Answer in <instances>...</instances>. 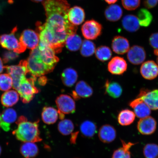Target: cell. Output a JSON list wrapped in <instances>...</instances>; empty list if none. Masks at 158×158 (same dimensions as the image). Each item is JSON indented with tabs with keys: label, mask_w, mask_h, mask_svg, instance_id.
<instances>
[{
	"label": "cell",
	"mask_w": 158,
	"mask_h": 158,
	"mask_svg": "<svg viewBox=\"0 0 158 158\" xmlns=\"http://www.w3.org/2000/svg\"><path fill=\"white\" fill-rule=\"evenodd\" d=\"M46 22L37 23L40 42L51 47L56 53L62 51L66 39L76 33L77 27L69 21L70 5L66 0H44Z\"/></svg>",
	"instance_id": "6da1fadb"
},
{
	"label": "cell",
	"mask_w": 158,
	"mask_h": 158,
	"mask_svg": "<svg viewBox=\"0 0 158 158\" xmlns=\"http://www.w3.org/2000/svg\"><path fill=\"white\" fill-rule=\"evenodd\" d=\"M39 120L34 122L28 121L24 116H20L16 122L17 128L13 132V134L18 140L23 143L41 142L42 139L39 129Z\"/></svg>",
	"instance_id": "7a4b0ae2"
},
{
	"label": "cell",
	"mask_w": 158,
	"mask_h": 158,
	"mask_svg": "<svg viewBox=\"0 0 158 158\" xmlns=\"http://www.w3.org/2000/svg\"><path fill=\"white\" fill-rule=\"evenodd\" d=\"M22 61L26 67L28 73L35 78L43 76L54 70L41 60L35 48L31 50L27 60Z\"/></svg>",
	"instance_id": "3957f363"
},
{
	"label": "cell",
	"mask_w": 158,
	"mask_h": 158,
	"mask_svg": "<svg viewBox=\"0 0 158 158\" xmlns=\"http://www.w3.org/2000/svg\"><path fill=\"white\" fill-rule=\"evenodd\" d=\"M36 79V78L33 77L29 78L26 77L21 81L16 89L23 103H29L35 95L39 92V90L35 84Z\"/></svg>",
	"instance_id": "277c9868"
},
{
	"label": "cell",
	"mask_w": 158,
	"mask_h": 158,
	"mask_svg": "<svg viewBox=\"0 0 158 158\" xmlns=\"http://www.w3.org/2000/svg\"><path fill=\"white\" fill-rule=\"evenodd\" d=\"M17 29L15 27L9 34H4L0 37V44L3 48L19 54L24 52L25 47L22 44L16 35Z\"/></svg>",
	"instance_id": "5b68a950"
},
{
	"label": "cell",
	"mask_w": 158,
	"mask_h": 158,
	"mask_svg": "<svg viewBox=\"0 0 158 158\" xmlns=\"http://www.w3.org/2000/svg\"><path fill=\"white\" fill-rule=\"evenodd\" d=\"M55 102L58 108L59 118L61 120L64 119L65 114H73L76 111L74 100L68 95H60Z\"/></svg>",
	"instance_id": "8992f818"
},
{
	"label": "cell",
	"mask_w": 158,
	"mask_h": 158,
	"mask_svg": "<svg viewBox=\"0 0 158 158\" xmlns=\"http://www.w3.org/2000/svg\"><path fill=\"white\" fill-rule=\"evenodd\" d=\"M35 49L41 60L47 66L54 69L59 61V58L56 56L54 49L40 44H39Z\"/></svg>",
	"instance_id": "52a82bcc"
},
{
	"label": "cell",
	"mask_w": 158,
	"mask_h": 158,
	"mask_svg": "<svg viewBox=\"0 0 158 158\" xmlns=\"http://www.w3.org/2000/svg\"><path fill=\"white\" fill-rule=\"evenodd\" d=\"M7 72L13 80V87L16 90L21 81L26 77L28 72L23 61L19 64L5 67Z\"/></svg>",
	"instance_id": "ba28073f"
},
{
	"label": "cell",
	"mask_w": 158,
	"mask_h": 158,
	"mask_svg": "<svg viewBox=\"0 0 158 158\" xmlns=\"http://www.w3.org/2000/svg\"><path fill=\"white\" fill-rule=\"evenodd\" d=\"M102 27L99 23L94 20L87 21L83 25V35L87 39L94 40L101 34Z\"/></svg>",
	"instance_id": "9c48e42d"
},
{
	"label": "cell",
	"mask_w": 158,
	"mask_h": 158,
	"mask_svg": "<svg viewBox=\"0 0 158 158\" xmlns=\"http://www.w3.org/2000/svg\"><path fill=\"white\" fill-rule=\"evenodd\" d=\"M19 40L26 48L32 50L38 46L40 41L39 34L33 30H25L21 33Z\"/></svg>",
	"instance_id": "30bf717a"
},
{
	"label": "cell",
	"mask_w": 158,
	"mask_h": 158,
	"mask_svg": "<svg viewBox=\"0 0 158 158\" xmlns=\"http://www.w3.org/2000/svg\"><path fill=\"white\" fill-rule=\"evenodd\" d=\"M128 61L134 65L143 64L146 58V53L143 47L139 45H134L130 48L127 52Z\"/></svg>",
	"instance_id": "8fae6325"
},
{
	"label": "cell",
	"mask_w": 158,
	"mask_h": 158,
	"mask_svg": "<svg viewBox=\"0 0 158 158\" xmlns=\"http://www.w3.org/2000/svg\"><path fill=\"white\" fill-rule=\"evenodd\" d=\"M157 127V122L151 116L141 118L137 124V129L143 135H149L155 133Z\"/></svg>",
	"instance_id": "7c38bea8"
},
{
	"label": "cell",
	"mask_w": 158,
	"mask_h": 158,
	"mask_svg": "<svg viewBox=\"0 0 158 158\" xmlns=\"http://www.w3.org/2000/svg\"><path fill=\"white\" fill-rule=\"evenodd\" d=\"M127 64L122 57L115 56L108 63V69L110 73L116 75L123 74L127 70Z\"/></svg>",
	"instance_id": "4fadbf2b"
},
{
	"label": "cell",
	"mask_w": 158,
	"mask_h": 158,
	"mask_svg": "<svg viewBox=\"0 0 158 158\" xmlns=\"http://www.w3.org/2000/svg\"><path fill=\"white\" fill-rule=\"evenodd\" d=\"M152 110H158V89L141 90L138 96Z\"/></svg>",
	"instance_id": "5bb4252c"
},
{
	"label": "cell",
	"mask_w": 158,
	"mask_h": 158,
	"mask_svg": "<svg viewBox=\"0 0 158 158\" xmlns=\"http://www.w3.org/2000/svg\"><path fill=\"white\" fill-rule=\"evenodd\" d=\"M137 117L142 118L148 117L151 114V109L143 100L138 97L129 103Z\"/></svg>",
	"instance_id": "9a60e30c"
},
{
	"label": "cell",
	"mask_w": 158,
	"mask_h": 158,
	"mask_svg": "<svg viewBox=\"0 0 158 158\" xmlns=\"http://www.w3.org/2000/svg\"><path fill=\"white\" fill-rule=\"evenodd\" d=\"M17 118V112L14 109L11 108L6 109L1 115L0 127L5 131H9L11 124L15 122Z\"/></svg>",
	"instance_id": "2e32d148"
},
{
	"label": "cell",
	"mask_w": 158,
	"mask_h": 158,
	"mask_svg": "<svg viewBox=\"0 0 158 158\" xmlns=\"http://www.w3.org/2000/svg\"><path fill=\"white\" fill-rule=\"evenodd\" d=\"M140 73L143 77L153 80L158 76V65L153 60H148L142 64Z\"/></svg>",
	"instance_id": "e0dca14e"
},
{
	"label": "cell",
	"mask_w": 158,
	"mask_h": 158,
	"mask_svg": "<svg viewBox=\"0 0 158 158\" xmlns=\"http://www.w3.org/2000/svg\"><path fill=\"white\" fill-rule=\"evenodd\" d=\"M93 94V90L91 86L86 82L81 81L77 84L72 95L75 100H77L81 98L90 97Z\"/></svg>",
	"instance_id": "ac0fdd59"
},
{
	"label": "cell",
	"mask_w": 158,
	"mask_h": 158,
	"mask_svg": "<svg viewBox=\"0 0 158 158\" xmlns=\"http://www.w3.org/2000/svg\"><path fill=\"white\" fill-rule=\"evenodd\" d=\"M98 136L102 143H109L115 139L116 130L113 126L109 124H105L102 126L99 130Z\"/></svg>",
	"instance_id": "d6986e66"
},
{
	"label": "cell",
	"mask_w": 158,
	"mask_h": 158,
	"mask_svg": "<svg viewBox=\"0 0 158 158\" xmlns=\"http://www.w3.org/2000/svg\"><path fill=\"white\" fill-rule=\"evenodd\" d=\"M112 48L114 52L118 55H123L127 53L130 49V44L128 40L123 37L116 36L114 37L112 43Z\"/></svg>",
	"instance_id": "ffe728a7"
},
{
	"label": "cell",
	"mask_w": 158,
	"mask_h": 158,
	"mask_svg": "<svg viewBox=\"0 0 158 158\" xmlns=\"http://www.w3.org/2000/svg\"><path fill=\"white\" fill-rule=\"evenodd\" d=\"M70 22L74 25H78L83 23L85 19L84 10L81 7L75 6L69 9L68 13Z\"/></svg>",
	"instance_id": "44dd1931"
},
{
	"label": "cell",
	"mask_w": 158,
	"mask_h": 158,
	"mask_svg": "<svg viewBox=\"0 0 158 158\" xmlns=\"http://www.w3.org/2000/svg\"><path fill=\"white\" fill-rule=\"evenodd\" d=\"M59 117L58 111L56 109L51 106H45L43 108L41 118L45 123L54 124L56 123Z\"/></svg>",
	"instance_id": "7402d4cb"
},
{
	"label": "cell",
	"mask_w": 158,
	"mask_h": 158,
	"mask_svg": "<svg viewBox=\"0 0 158 158\" xmlns=\"http://www.w3.org/2000/svg\"><path fill=\"white\" fill-rule=\"evenodd\" d=\"M122 24L123 28L130 32H135L139 28L138 17L133 15H125L122 19Z\"/></svg>",
	"instance_id": "603a6c76"
},
{
	"label": "cell",
	"mask_w": 158,
	"mask_h": 158,
	"mask_svg": "<svg viewBox=\"0 0 158 158\" xmlns=\"http://www.w3.org/2000/svg\"><path fill=\"white\" fill-rule=\"evenodd\" d=\"M20 151L25 158H34L38 155L39 149L34 143L27 142L22 144Z\"/></svg>",
	"instance_id": "cb8c5ba5"
},
{
	"label": "cell",
	"mask_w": 158,
	"mask_h": 158,
	"mask_svg": "<svg viewBox=\"0 0 158 158\" xmlns=\"http://www.w3.org/2000/svg\"><path fill=\"white\" fill-rule=\"evenodd\" d=\"M78 77L77 73L72 68L65 69L61 74V79L63 84L69 87L72 86L76 83Z\"/></svg>",
	"instance_id": "d4e9b609"
},
{
	"label": "cell",
	"mask_w": 158,
	"mask_h": 158,
	"mask_svg": "<svg viewBox=\"0 0 158 158\" xmlns=\"http://www.w3.org/2000/svg\"><path fill=\"white\" fill-rule=\"evenodd\" d=\"M19 94L16 90L6 91L1 96L2 104L5 107H10L14 106L19 101Z\"/></svg>",
	"instance_id": "484cf974"
},
{
	"label": "cell",
	"mask_w": 158,
	"mask_h": 158,
	"mask_svg": "<svg viewBox=\"0 0 158 158\" xmlns=\"http://www.w3.org/2000/svg\"><path fill=\"white\" fill-rule=\"evenodd\" d=\"M80 131L84 137H93L97 132V126L93 122L86 120L83 122L80 126Z\"/></svg>",
	"instance_id": "4316f807"
},
{
	"label": "cell",
	"mask_w": 158,
	"mask_h": 158,
	"mask_svg": "<svg viewBox=\"0 0 158 158\" xmlns=\"http://www.w3.org/2000/svg\"><path fill=\"white\" fill-rule=\"evenodd\" d=\"M123 15L121 7L117 5H112L108 6L105 12V15L108 20L115 22L121 18Z\"/></svg>",
	"instance_id": "83f0119b"
},
{
	"label": "cell",
	"mask_w": 158,
	"mask_h": 158,
	"mask_svg": "<svg viewBox=\"0 0 158 158\" xmlns=\"http://www.w3.org/2000/svg\"><path fill=\"white\" fill-rule=\"evenodd\" d=\"M106 92L111 97L117 98L121 96L123 90L121 86L118 82L106 81L105 85Z\"/></svg>",
	"instance_id": "f1b7e54d"
},
{
	"label": "cell",
	"mask_w": 158,
	"mask_h": 158,
	"mask_svg": "<svg viewBox=\"0 0 158 158\" xmlns=\"http://www.w3.org/2000/svg\"><path fill=\"white\" fill-rule=\"evenodd\" d=\"M135 114L132 110L128 109L122 110L118 116V123L122 126H127L133 123L135 119Z\"/></svg>",
	"instance_id": "f546056e"
},
{
	"label": "cell",
	"mask_w": 158,
	"mask_h": 158,
	"mask_svg": "<svg viewBox=\"0 0 158 158\" xmlns=\"http://www.w3.org/2000/svg\"><path fill=\"white\" fill-rule=\"evenodd\" d=\"M122 147L114 151L112 158H131L130 148L136 144L129 142L126 143L121 140Z\"/></svg>",
	"instance_id": "4dcf8cb0"
},
{
	"label": "cell",
	"mask_w": 158,
	"mask_h": 158,
	"mask_svg": "<svg viewBox=\"0 0 158 158\" xmlns=\"http://www.w3.org/2000/svg\"><path fill=\"white\" fill-rule=\"evenodd\" d=\"M82 41L81 37L76 33L69 35L67 38L65 44L69 50L76 51L81 47Z\"/></svg>",
	"instance_id": "1f68e13d"
},
{
	"label": "cell",
	"mask_w": 158,
	"mask_h": 158,
	"mask_svg": "<svg viewBox=\"0 0 158 158\" xmlns=\"http://www.w3.org/2000/svg\"><path fill=\"white\" fill-rule=\"evenodd\" d=\"M138 18L139 25L141 27H149L153 20L152 15L147 9L142 8L138 11Z\"/></svg>",
	"instance_id": "d6a6232c"
},
{
	"label": "cell",
	"mask_w": 158,
	"mask_h": 158,
	"mask_svg": "<svg viewBox=\"0 0 158 158\" xmlns=\"http://www.w3.org/2000/svg\"><path fill=\"white\" fill-rule=\"evenodd\" d=\"M74 123L70 119L62 120L58 125V129L59 133L64 135H70L74 131Z\"/></svg>",
	"instance_id": "836d02e7"
},
{
	"label": "cell",
	"mask_w": 158,
	"mask_h": 158,
	"mask_svg": "<svg viewBox=\"0 0 158 158\" xmlns=\"http://www.w3.org/2000/svg\"><path fill=\"white\" fill-rule=\"evenodd\" d=\"M95 55L98 60L104 62L109 60L111 58L112 52L109 47L102 46L96 49Z\"/></svg>",
	"instance_id": "e575fe53"
},
{
	"label": "cell",
	"mask_w": 158,
	"mask_h": 158,
	"mask_svg": "<svg viewBox=\"0 0 158 158\" xmlns=\"http://www.w3.org/2000/svg\"><path fill=\"white\" fill-rule=\"evenodd\" d=\"M96 51L94 43L89 40H84L81 48V54L82 56L88 57L92 56Z\"/></svg>",
	"instance_id": "d590c367"
},
{
	"label": "cell",
	"mask_w": 158,
	"mask_h": 158,
	"mask_svg": "<svg viewBox=\"0 0 158 158\" xmlns=\"http://www.w3.org/2000/svg\"><path fill=\"white\" fill-rule=\"evenodd\" d=\"M143 153L145 158H158V145L155 143H148L143 148Z\"/></svg>",
	"instance_id": "8d00e7d4"
},
{
	"label": "cell",
	"mask_w": 158,
	"mask_h": 158,
	"mask_svg": "<svg viewBox=\"0 0 158 158\" xmlns=\"http://www.w3.org/2000/svg\"><path fill=\"white\" fill-rule=\"evenodd\" d=\"M13 80L8 74H0V90L7 91L13 87Z\"/></svg>",
	"instance_id": "74e56055"
},
{
	"label": "cell",
	"mask_w": 158,
	"mask_h": 158,
	"mask_svg": "<svg viewBox=\"0 0 158 158\" xmlns=\"http://www.w3.org/2000/svg\"><path fill=\"white\" fill-rule=\"evenodd\" d=\"M122 5L124 8L128 10H134L139 7L140 0H122Z\"/></svg>",
	"instance_id": "f35d334b"
},
{
	"label": "cell",
	"mask_w": 158,
	"mask_h": 158,
	"mask_svg": "<svg viewBox=\"0 0 158 158\" xmlns=\"http://www.w3.org/2000/svg\"><path fill=\"white\" fill-rule=\"evenodd\" d=\"M19 56V54L13 51H6L4 53L3 61L5 63L15 60Z\"/></svg>",
	"instance_id": "ab89813d"
},
{
	"label": "cell",
	"mask_w": 158,
	"mask_h": 158,
	"mask_svg": "<svg viewBox=\"0 0 158 158\" xmlns=\"http://www.w3.org/2000/svg\"><path fill=\"white\" fill-rule=\"evenodd\" d=\"M150 45L155 49H158V33H153L149 39Z\"/></svg>",
	"instance_id": "60d3db41"
},
{
	"label": "cell",
	"mask_w": 158,
	"mask_h": 158,
	"mask_svg": "<svg viewBox=\"0 0 158 158\" xmlns=\"http://www.w3.org/2000/svg\"><path fill=\"white\" fill-rule=\"evenodd\" d=\"M157 2V0H146L144 2V5L147 8L151 9L155 7Z\"/></svg>",
	"instance_id": "b9f144b4"
},
{
	"label": "cell",
	"mask_w": 158,
	"mask_h": 158,
	"mask_svg": "<svg viewBox=\"0 0 158 158\" xmlns=\"http://www.w3.org/2000/svg\"><path fill=\"white\" fill-rule=\"evenodd\" d=\"M47 82V78L44 77H40L39 78V83L40 85H44L46 84Z\"/></svg>",
	"instance_id": "7bdbcfd3"
},
{
	"label": "cell",
	"mask_w": 158,
	"mask_h": 158,
	"mask_svg": "<svg viewBox=\"0 0 158 158\" xmlns=\"http://www.w3.org/2000/svg\"><path fill=\"white\" fill-rule=\"evenodd\" d=\"M5 67L4 66L2 60L0 58V74L3 72Z\"/></svg>",
	"instance_id": "ee69618b"
},
{
	"label": "cell",
	"mask_w": 158,
	"mask_h": 158,
	"mask_svg": "<svg viewBox=\"0 0 158 158\" xmlns=\"http://www.w3.org/2000/svg\"><path fill=\"white\" fill-rule=\"evenodd\" d=\"M105 1L109 4H112L115 3L118 0H105Z\"/></svg>",
	"instance_id": "f6af8a7d"
},
{
	"label": "cell",
	"mask_w": 158,
	"mask_h": 158,
	"mask_svg": "<svg viewBox=\"0 0 158 158\" xmlns=\"http://www.w3.org/2000/svg\"><path fill=\"white\" fill-rule=\"evenodd\" d=\"M154 53L156 56H158V49H155L154 51Z\"/></svg>",
	"instance_id": "bcb514c9"
},
{
	"label": "cell",
	"mask_w": 158,
	"mask_h": 158,
	"mask_svg": "<svg viewBox=\"0 0 158 158\" xmlns=\"http://www.w3.org/2000/svg\"><path fill=\"white\" fill-rule=\"evenodd\" d=\"M33 1L36 2H40L42 1H44V0H31Z\"/></svg>",
	"instance_id": "7dc6e473"
},
{
	"label": "cell",
	"mask_w": 158,
	"mask_h": 158,
	"mask_svg": "<svg viewBox=\"0 0 158 158\" xmlns=\"http://www.w3.org/2000/svg\"><path fill=\"white\" fill-rule=\"evenodd\" d=\"M2 153V148L1 147V146H0V156L1 155V154Z\"/></svg>",
	"instance_id": "c3c4849f"
},
{
	"label": "cell",
	"mask_w": 158,
	"mask_h": 158,
	"mask_svg": "<svg viewBox=\"0 0 158 158\" xmlns=\"http://www.w3.org/2000/svg\"><path fill=\"white\" fill-rule=\"evenodd\" d=\"M156 61H157V65H158V56H157V60H156Z\"/></svg>",
	"instance_id": "681fc988"
},
{
	"label": "cell",
	"mask_w": 158,
	"mask_h": 158,
	"mask_svg": "<svg viewBox=\"0 0 158 158\" xmlns=\"http://www.w3.org/2000/svg\"><path fill=\"white\" fill-rule=\"evenodd\" d=\"M13 0H9V1L10 2H12V1Z\"/></svg>",
	"instance_id": "f907efd6"
},
{
	"label": "cell",
	"mask_w": 158,
	"mask_h": 158,
	"mask_svg": "<svg viewBox=\"0 0 158 158\" xmlns=\"http://www.w3.org/2000/svg\"><path fill=\"white\" fill-rule=\"evenodd\" d=\"M1 114H0V120H1Z\"/></svg>",
	"instance_id": "816d5d0a"
},
{
	"label": "cell",
	"mask_w": 158,
	"mask_h": 158,
	"mask_svg": "<svg viewBox=\"0 0 158 158\" xmlns=\"http://www.w3.org/2000/svg\"><path fill=\"white\" fill-rule=\"evenodd\" d=\"M157 1L158 2V0H157Z\"/></svg>",
	"instance_id": "f5cc1de1"
},
{
	"label": "cell",
	"mask_w": 158,
	"mask_h": 158,
	"mask_svg": "<svg viewBox=\"0 0 158 158\" xmlns=\"http://www.w3.org/2000/svg\"></svg>",
	"instance_id": "db71d44e"
}]
</instances>
